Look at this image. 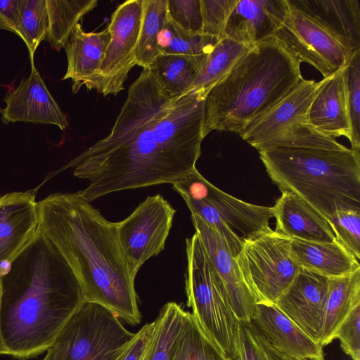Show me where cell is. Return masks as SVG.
<instances>
[{
  "label": "cell",
  "mask_w": 360,
  "mask_h": 360,
  "mask_svg": "<svg viewBox=\"0 0 360 360\" xmlns=\"http://www.w3.org/2000/svg\"><path fill=\"white\" fill-rule=\"evenodd\" d=\"M205 98L193 91L169 100L148 69L130 86L110 133L63 169L89 184L90 202L106 194L172 184L195 169L201 153Z\"/></svg>",
  "instance_id": "1"
},
{
  "label": "cell",
  "mask_w": 360,
  "mask_h": 360,
  "mask_svg": "<svg viewBox=\"0 0 360 360\" xmlns=\"http://www.w3.org/2000/svg\"><path fill=\"white\" fill-rule=\"evenodd\" d=\"M39 231L69 264L85 302L98 304L131 325L141 314L116 222L76 193L52 194L37 202Z\"/></svg>",
  "instance_id": "2"
},
{
  "label": "cell",
  "mask_w": 360,
  "mask_h": 360,
  "mask_svg": "<svg viewBox=\"0 0 360 360\" xmlns=\"http://www.w3.org/2000/svg\"><path fill=\"white\" fill-rule=\"evenodd\" d=\"M1 328L9 355L47 352L85 302L79 282L40 231L1 276Z\"/></svg>",
  "instance_id": "3"
},
{
  "label": "cell",
  "mask_w": 360,
  "mask_h": 360,
  "mask_svg": "<svg viewBox=\"0 0 360 360\" xmlns=\"http://www.w3.org/2000/svg\"><path fill=\"white\" fill-rule=\"evenodd\" d=\"M300 64L274 37L254 45L207 94L203 137L214 130L240 134L303 79Z\"/></svg>",
  "instance_id": "4"
},
{
  "label": "cell",
  "mask_w": 360,
  "mask_h": 360,
  "mask_svg": "<svg viewBox=\"0 0 360 360\" xmlns=\"http://www.w3.org/2000/svg\"><path fill=\"white\" fill-rule=\"evenodd\" d=\"M258 151L281 192L295 194L328 221L339 210L360 211V152L336 140Z\"/></svg>",
  "instance_id": "5"
},
{
  "label": "cell",
  "mask_w": 360,
  "mask_h": 360,
  "mask_svg": "<svg viewBox=\"0 0 360 360\" xmlns=\"http://www.w3.org/2000/svg\"><path fill=\"white\" fill-rule=\"evenodd\" d=\"M186 243L187 305L205 332L229 356L234 349L240 322L198 235L195 233Z\"/></svg>",
  "instance_id": "6"
},
{
  "label": "cell",
  "mask_w": 360,
  "mask_h": 360,
  "mask_svg": "<svg viewBox=\"0 0 360 360\" xmlns=\"http://www.w3.org/2000/svg\"><path fill=\"white\" fill-rule=\"evenodd\" d=\"M134 334L107 309L84 302L50 348L53 360H121Z\"/></svg>",
  "instance_id": "7"
},
{
  "label": "cell",
  "mask_w": 360,
  "mask_h": 360,
  "mask_svg": "<svg viewBox=\"0 0 360 360\" xmlns=\"http://www.w3.org/2000/svg\"><path fill=\"white\" fill-rule=\"evenodd\" d=\"M330 77L320 82L302 79L277 103L250 122L239 135L257 150L271 146L308 144L329 140L332 137L311 124L309 110L316 95Z\"/></svg>",
  "instance_id": "8"
},
{
  "label": "cell",
  "mask_w": 360,
  "mask_h": 360,
  "mask_svg": "<svg viewBox=\"0 0 360 360\" xmlns=\"http://www.w3.org/2000/svg\"><path fill=\"white\" fill-rule=\"evenodd\" d=\"M290 240L272 229L243 239L235 260L257 303L275 304L299 273L300 267L290 254Z\"/></svg>",
  "instance_id": "9"
},
{
  "label": "cell",
  "mask_w": 360,
  "mask_h": 360,
  "mask_svg": "<svg viewBox=\"0 0 360 360\" xmlns=\"http://www.w3.org/2000/svg\"><path fill=\"white\" fill-rule=\"evenodd\" d=\"M176 210L160 194L148 196L124 220L117 236L134 278L149 258L164 250Z\"/></svg>",
  "instance_id": "10"
},
{
  "label": "cell",
  "mask_w": 360,
  "mask_h": 360,
  "mask_svg": "<svg viewBox=\"0 0 360 360\" xmlns=\"http://www.w3.org/2000/svg\"><path fill=\"white\" fill-rule=\"evenodd\" d=\"M273 37L297 61L311 65L324 78L346 67L355 52L349 51L321 25L292 7Z\"/></svg>",
  "instance_id": "11"
},
{
  "label": "cell",
  "mask_w": 360,
  "mask_h": 360,
  "mask_svg": "<svg viewBox=\"0 0 360 360\" xmlns=\"http://www.w3.org/2000/svg\"><path fill=\"white\" fill-rule=\"evenodd\" d=\"M143 16V0H128L114 11L108 26L110 40L98 70L96 91L104 96L124 89L130 70L136 65V49Z\"/></svg>",
  "instance_id": "12"
},
{
  "label": "cell",
  "mask_w": 360,
  "mask_h": 360,
  "mask_svg": "<svg viewBox=\"0 0 360 360\" xmlns=\"http://www.w3.org/2000/svg\"><path fill=\"white\" fill-rule=\"evenodd\" d=\"M172 184L184 200H200L214 208L233 230L242 233V239L271 229V207L250 204L231 196L206 180L197 169Z\"/></svg>",
  "instance_id": "13"
},
{
  "label": "cell",
  "mask_w": 360,
  "mask_h": 360,
  "mask_svg": "<svg viewBox=\"0 0 360 360\" xmlns=\"http://www.w3.org/2000/svg\"><path fill=\"white\" fill-rule=\"evenodd\" d=\"M36 191L0 197V276L39 231Z\"/></svg>",
  "instance_id": "14"
},
{
  "label": "cell",
  "mask_w": 360,
  "mask_h": 360,
  "mask_svg": "<svg viewBox=\"0 0 360 360\" xmlns=\"http://www.w3.org/2000/svg\"><path fill=\"white\" fill-rule=\"evenodd\" d=\"M30 76L7 93L0 109L4 124L15 122L53 124L61 130L68 126L66 116L49 91L43 79L31 60Z\"/></svg>",
  "instance_id": "15"
},
{
  "label": "cell",
  "mask_w": 360,
  "mask_h": 360,
  "mask_svg": "<svg viewBox=\"0 0 360 360\" xmlns=\"http://www.w3.org/2000/svg\"><path fill=\"white\" fill-rule=\"evenodd\" d=\"M329 278L300 268L291 285L274 304L318 342L320 340Z\"/></svg>",
  "instance_id": "16"
},
{
  "label": "cell",
  "mask_w": 360,
  "mask_h": 360,
  "mask_svg": "<svg viewBox=\"0 0 360 360\" xmlns=\"http://www.w3.org/2000/svg\"><path fill=\"white\" fill-rule=\"evenodd\" d=\"M195 233L226 289L232 308L240 322H251L257 301L243 281L226 243L217 231L199 217L191 214Z\"/></svg>",
  "instance_id": "17"
},
{
  "label": "cell",
  "mask_w": 360,
  "mask_h": 360,
  "mask_svg": "<svg viewBox=\"0 0 360 360\" xmlns=\"http://www.w3.org/2000/svg\"><path fill=\"white\" fill-rule=\"evenodd\" d=\"M290 11L288 0H238L227 20L224 37L254 46L273 37Z\"/></svg>",
  "instance_id": "18"
},
{
  "label": "cell",
  "mask_w": 360,
  "mask_h": 360,
  "mask_svg": "<svg viewBox=\"0 0 360 360\" xmlns=\"http://www.w3.org/2000/svg\"><path fill=\"white\" fill-rule=\"evenodd\" d=\"M251 323L279 353L292 360H324L323 347L274 304L258 302Z\"/></svg>",
  "instance_id": "19"
},
{
  "label": "cell",
  "mask_w": 360,
  "mask_h": 360,
  "mask_svg": "<svg viewBox=\"0 0 360 360\" xmlns=\"http://www.w3.org/2000/svg\"><path fill=\"white\" fill-rule=\"evenodd\" d=\"M107 27L99 32H86L78 23L64 49L68 68L63 80L72 81V92L76 94L83 86L97 89L98 70L110 40Z\"/></svg>",
  "instance_id": "20"
},
{
  "label": "cell",
  "mask_w": 360,
  "mask_h": 360,
  "mask_svg": "<svg viewBox=\"0 0 360 360\" xmlns=\"http://www.w3.org/2000/svg\"><path fill=\"white\" fill-rule=\"evenodd\" d=\"M338 39L352 52L360 50V4L358 0H288Z\"/></svg>",
  "instance_id": "21"
},
{
  "label": "cell",
  "mask_w": 360,
  "mask_h": 360,
  "mask_svg": "<svg viewBox=\"0 0 360 360\" xmlns=\"http://www.w3.org/2000/svg\"><path fill=\"white\" fill-rule=\"evenodd\" d=\"M271 210L278 233L306 241L338 240L328 220L291 192L283 191Z\"/></svg>",
  "instance_id": "22"
},
{
  "label": "cell",
  "mask_w": 360,
  "mask_h": 360,
  "mask_svg": "<svg viewBox=\"0 0 360 360\" xmlns=\"http://www.w3.org/2000/svg\"><path fill=\"white\" fill-rule=\"evenodd\" d=\"M346 67L332 75L317 93L309 108V120L322 134L333 139L345 136L351 143Z\"/></svg>",
  "instance_id": "23"
},
{
  "label": "cell",
  "mask_w": 360,
  "mask_h": 360,
  "mask_svg": "<svg viewBox=\"0 0 360 360\" xmlns=\"http://www.w3.org/2000/svg\"><path fill=\"white\" fill-rule=\"evenodd\" d=\"M290 254L297 265L328 278L360 269L357 260L340 242H312L291 238Z\"/></svg>",
  "instance_id": "24"
},
{
  "label": "cell",
  "mask_w": 360,
  "mask_h": 360,
  "mask_svg": "<svg viewBox=\"0 0 360 360\" xmlns=\"http://www.w3.org/2000/svg\"><path fill=\"white\" fill-rule=\"evenodd\" d=\"M359 304L360 269L345 276L329 278L319 340L323 347L333 342L342 321Z\"/></svg>",
  "instance_id": "25"
},
{
  "label": "cell",
  "mask_w": 360,
  "mask_h": 360,
  "mask_svg": "<svg viewBox=\"0 0 360 360\" xmlns=\"http://www.w3.org/2000/svg\"><path fill=\"white\" fill-rule=\"evenodd\" d=\"M205 58L159 54L150 63L148 70L164 96L174 100L190 91L198 70Z\"/></svg>",
  "instance_id": "26"
},
{
  "label": "cell",
  "mask_w": 360,
  "mask_h": 360,
  "mask_svg": "<svg viewBox=\"0 0 360 360\" xmlns=\"http://www.w3.org/2000/svg\"><path fill=\"white\" fill-rule=\"evenodd\" d=\"M252 46L227 37L221 39L200 66L190 91L205 98L209 91L230 72L238 60Z\"/></svg>",
  "instance_id": "27"
},
{
  "label": "cell",
  "mask_w": 360,
  "mask_h": 360,
  "mask_svg": "<svg viewBox=\"0 0 360 360\" xmlns=\"http://www.w3.org/2000/svg\"><path fill=\"white\" fill-rule=\"evenodd\" d=\"M97 4V0H46L49 27L45 40L53 49L64 48L79 21Z\"/></svg>",
  "instance_id": "28"
},
{
  "label": "cell",
  "mask_w": 360,
  "mask_h": 360,
  "mask_svg": "<svg viewBox=\"0 0 360 360\" xmlns=\"http://www.w3.org/2000/svg\"><path fill=\"white\" fill-rule=\"evenodd\" d=\"M186 311L168 302L154 321V328L141 360H170L175 341L184 323Z\"/></svg>",
  "instance_id": "29"
},
{
  "label": "cell",
  "mask_w": 360,
  "mask_h": 360,
  "mask_svg": "<svg viewBox=\"0 0 360 360\" xmlns=\"http://www.w3.org/2000/svg\"><path fill=\"white\" fill-rule=\"evenodd\" d=\"M170 360H230L205 332L191 312L175 341Z\"/></svg>",
  "instance_id": "30"
},
{
  "label": "cell",
  "mask_w": 360,
  "mask_h": 360,
  "mask_svg": "<svg viewBox=\"0 0 360 360\" xmlns=\"http://www.w3.org/2000/svg\"><path fill=\"white\" fill-rule=\"evenodd\" d=\"M168 18L167 0H143V16L135 62L143 69L160 54L158 37Z\"/></svg>",
  "instance_id": "31"
},
{
  "label": "cell",
  "mask_w": 360,
  "mask_h": 360,
  "mask_svg": "<svg viewBox=\"0 0 360 360\" xmlns=\"http://www.w3.org/2000/svg\"><path fill=\"white\" fill-rule=\"evenodd\" d=\"M220 39L189 33L169 19L158 34V47L160 54L207 58Z\"/></svg>",
  "instance_id": "32"
},
{
  "label": "cell",
  "mask_w": 360,
  "mask_h": 360,
  "mask_svg": "<svg viewBox=\"0 0 360 360\" xmlns=\"http://www.w3.org/2000/svg\"><path fill=\"white\" fill-rule=\"evenodd\" d=\"M20 37L25 43L30 60L39 44L45 40L49 27L46 0H20Z\"/></svg>",
  "instance_id": "33"
},
{
  "label": "cell",
  "mask_w": 360,
  "mask_h": 360,
  "mask_svg": "<svg viewBox=\"0 0 360 360\" xmlns=\"http://www.w3.org/2000/svg\"><path fill=\"white\" fill-rule=\"evenodd\" d=\"M230 360H292L276 351L251 323L240 322Z\"/></svg>",
  "instance_id": "34"
},
{
  "label": "cell",
  "mask_w": 360,
  "mask_h": 360,
  "mask_svg": "<svg viewBox=\"0 0 360 360\" xmlns=\"http://www.w3.org/2000/svg\"><path fill=\"white\" fill-rule=\"evenodd\" d=\"M346 69L347 102L352 133L351 149L360 152V50L353 53Z\"/></svg>",
  "instance_id": "35"
},
{
  "label": "cell",
  "mask_w": 360,
  "mask_h": 360,
  "mask_svg": "<svg viewBox=\"0 0 360 360\" xmlns=\"http://www.w3.org/2000/svg\"><path fill=\"white\" fill-rule=\"evenodd\" d=\"M191 214L199 217L214 229L226 243L231 254L236 258L240 252L243 240L220 217L217 211L200 200L184 199Z\"/></svg>",
  "instance_id": "36"
},
{
  "label": "cell",
  "mask_w": 360,
  "mask_h": 360,
  "mask_svg": "<svg viewBox=\"0 0 360 360\" xmlns=\"http://www.w3.org/2000/svg\"><path fill=\"white\" fill-rule=\"evenodd\" d=\"M328 221L338 241L359 261L360 211L339 210Z\"/></svg>",
  "instance_id": "37"
},
{
  "label": "cell",
  "mask_w": 360,
  "mask_h": 360,
  "mask_svg": "<svg viewBox=\"0 0 360 360\" xmlns=\"http://www.w3.org/2000/svg\"><path fill=\"white\" fill-rule=\"evenodd\" d=\"M238 0H200L202 34L222 39L229 17Z\"/></svg>",
  "instance_id": "38"
},
{
  "label": "cell",
  "mask_w": 360,
  "mask_h": 360,
  "mask_svg": "<svg viewBox=\"0 0 360 360\" xmlns=\"http://www.w3.org/2000/svg\"><path fill=\"white\" fill-rule=\"evenodd\" d=\"M169 20L191 34H202L200 0H167Z\"/></svg>",
  "instance_id": "39"
},
{
  "label": "cell",
  "mask_w": 360,
  "mask_h": 360,
  "mask_svg": "<svg viewBox=\"0 0 360 360\" xmlns=\"http://www.w3.org/2000/svg\"><path fill=\"white\" fill-rule=\"evenodd\" d=\"M360 304L355 306L337 329L333 339H338L342 350L352 360H360Z\"/></svg>",
  "instance_id": "40"
},
{
  "label": "cell",
  "mask_w": 360,
  "mask_h": 360,
  "mask_svg": "<svg viewBox=\"0 0 360 360\" xmlns=\"http://www.w3.org/2000/svg\"><path fill=\"white\" fill-rule=\"evenodd\" d=\"M154 328V321L146 324L135 333L121 360H141Z\"/></svg>",
  "instance_id": "41"
},
{
  "label": "cell",
  "mask_w": 360,
  "mask_h": 360,
  "mask_svg": "<svg viewBox=\"0 0 360 360\" xmlns=\"http://www.w3.org/2000/svg\"><path fill=\"white\" fill-rule=\"evenodd\" d=\"M20 0L0 1V30L11 31L20 36Z\"/></svg>",
  "instance_id": "42"
},
{
  "label": "cell",
  "mask_w": 360,
  "mask_h": 360,
  "mask_svg": "<svg viewBox=\"0 0 360 360\" xmlns=\"http://www.w3.org/2000/svg\"><path fill=\"white\" fill-rule=\"evenodd\" d=\"M1 276H0V307H1ZM0 354H6L9 355L8 351L6 349L3 337L1 333V317H0Z\"/></svg>",
  "instance_id": "43"
},
{
  "label": "cell",
  "mask_w": 360,
  "mask_h": 360,
  "mask_svg": "<svg viewBox=\"0 0 360 360\" xmlns=\"http://www.w3.org/2000/svg\"><path fill=\"white\" fill-rule=\"evenodd\" d=\"M42 360H53V352L51 348L47 351L46 356Z\"/></svg>",
  "instance_id": "44"
}]
</instances>
